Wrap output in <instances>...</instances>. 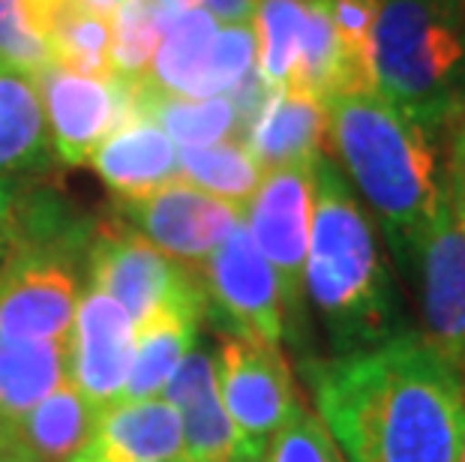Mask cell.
I'll list each match as a JSON object with an SVG mask.
<instances>
[{
	"mask_svg": "<svg viewBox=\"0 0 465 462\" xmlns=\"http://www.w3.org/2000/svg\"><path fill=\"white\" fill-rule=\"evenodd\" d=\"M315 408L349 462H460L462 376L418 330L303 367Z\"/></svg>",
	"mask_w": 465,
	"mask_h": 462,
	"instance_id": "obj_1",
	"label": "cell"
},
{
	"mask_svg": "<svg viewBox=\"0 0 465 462\" xmlns=\"http://www.w3.org/2000/svg\"><path fill=\"white\" fill-rule=\"evenodd\" d=\"M328 144L381 222L400 268L414 273L418 252L448 202L439 144L379 91L336 93L324 103Z\"/></svg>",
	"mask_w": 465,
	"mask_h": 462,
	"instance_id": "obj_2",
	"label": "cell"
},
{
	"mask_svg": "<svg viewBox=\"0 0 465 462\" xmlns=\"http://www.w3.org/2000/svg\"><path fill=\"white\" fill-rule=\"evenodd\" d=\"M303 294L319 312L336 355L379 346L409 330L370 211L331 156L315 162V202Z\"/></svg>",
	"mask_w": 465,
	"mask_h": 462,
	"instance_id": "obj_3",
	"label": "cell"
},
{
	"mask_svg": "<svg viewBox=\"0 0 465 462\" xmlns=\"http://www.w3.org/2000/svg\"><path fill=\"white\" fill-rule=\"evenodd\" d=\"M375 91L439 139L465 112V4L381 0L372 31Z\"/></svg>",
	"mask_w": 465,
	"mask_h": 462,
	"instance_id": "obj_4",
	"label": "cell"
},
{
	"mask_svg": "<svg viewBox=\"0 0 465 462\" xmlns=\"http://www.w3.org/2000/svg\"><path fill=\"white\" fill-rule=\"evenodd\" d=\"M84 264L87 289L121 303L135 328L163 316L204 319L207 303L199 270L168 259L117 216L94 225Z\"/></svg>",
	"mask_w": 465,
	"mask_h": 462,
	"instance_id": "obj_5",
	"label": "cell"
},
{
	"mask_svg": "<svg viewBox=\"0 0 465 462\" xmlns=\"http://www.w3.org/2000/svg\"><path fill=\"white\" fill-rule=\"evenodd\" d=\"M78 259H84V252L9 243L0 255V337L69 342L82 298Z\"/></svg>",
	"mask_w": 465,
	"mask_h": 462,
	"instance_id": "obj_6",
	"label": "cell"
},
{
	"mask_svg": "<svg viewBox=\"0 0 465 462\" xmlns=\"http://www.w3.org/2000/svg\"><path fill=\"white\" fill-rule=\"evenodd\" d=\"M315 162L267 169L243 211L246 231L280 282L285 319H301L303 312V268L315 202Z\"/></svg>",
	"mask_w": 465,
	"mask_h": 462,
	"instance_id": "obj_7",
	"label": "cell"
},
{
	"mask_svg": "<svg viewBox=\"0 0 465 462\" xmlns=\"http://www.w3.org/2000/svg\"><path fill=\"white\" fill-rule=\"evenodd\" d=\"M114 216L190 270H199L243 222L241 208L213 199L183 178L165 181L138 199H117Z\"/></svg>",
	"mask_w": 465,
	"mask_h": 462,
	"instance_id": "obj_8",
	"label": "cell"
},
{
	"mask_svg": "<svg viewBox=\"0 0 465 462\" xmlns=\"http://www.w3.org/2000/svg\"><path fill=\"white\" fill-rule=\"evenodd\" d=\"M216 381L243 450H267L276 432L303 411L289 363L271 342L225 337L216 355Z\"/></svg>",
	"mask_w": 465,
	"mask_h": 462,
	"instance_id": "obj_9",
	"label": "cell"
},
{
	"mask_svg": "<svg viewBox=\"0 0 465 462\" xmlns=\"http://www.w3.org/2000/svg\"><path fill=\"white\" fill-rule=\"evenodd\" d=\"M199 280L204 285V316H211L229 337L280 346L285 337L280 282L243 222L202 264Z\"/></svg>",
	"mask_w": 465,
	"mask_h": 462,
	"instance_id": "obj_10",
	"label": "cell"
},
{
	"mask_svg": "<svg viewBox=\"0 0 465 462\" xmlns=\"http://www.w3.org/2000/svg\"><path fill=\"white\" fill-rule=\"evenodd\" d=\"M54 160L87 165L94 151L124 123L142 121L133 114L130 84L121 78H94L52 64L36 73Z\"/></svg>",
	"mask_w": 465,
	"mask_h": 462,
	"instance_id": "obj_11",
	"label": "cell"
},
{
	"mask_svg": "<svg viewBox=\"0 0 465 462\" xmlns=\"http://www.w3.org/2000/svg\"><path fill=\"white\" fill-rule=\"evenodd\" d=\"M411 280L420 291L423 330L430 346L453 369H465V231L450 211L441 204L432 229L418 252Z\"/></svg>",
	"mask_w": 465,
	"mask_h": 462,
	"instance_id": "obj_12",
	"label": "cell"
},
{
	"mask_svg": "<svg viewBox=\"0 0 465 462\" xmlns=\"http://www.w3.org/2000/svg\"><path fill=\"white\" fill-rule=\"evenodd\" d=\"M133 349V319L108 294L87 289L78 298L73 333H69V381L94 408H105L124 397Z\"/></svg>",
	"mask_w": 465,
	"mask_h": 462,
	"instance_id": "obj_13",
	"label": "cell"
},
{
	"mask_svg": "<svg viewBox=\"0 0 465 462\" xmlns=\"http://www.w3.org/2000/svg\"><path fill=\"white\" fill-rule=\"evenodd\" d=\"M69 462H183L181 418L165 397L100 408L91 441Z\"/></svg>",
	"mask_w": 465,
	"mask_h": 462,
	"instance_id": "obj_14",
	"label": "cell"
},
{
	"mask_svg": "<svg viewBox=\"0 0 465 462\" xmlns=\"http://www.w3.org/2000/svg\"><path fill=\"white\" fill-rule=\"evenodd\" d=\"M163 393L181 418L183 462H234L243 445L223 406L211 351L190 349Z\"/></svg>",
	"mask_w": 465,
	"mask_h": 462,
	"instance_id": "obj_15",
	"label": "cell"
},
{
	"mask_svg": "<svg viewBox=\"0 0 465 462\" xmlns=\"http://www.w3.org/2000/svg\"><path fill=\"white\" fill-rule=\"evenodd\" d=\"M328 144V112L324 103L298 87L267 91L259 114L246 130V147L267 169L292 162H315Z\"/></svg>",
	"mask_w": 465,
	"mask_h": 462,
	"instance_id": "obj_16",
	"label": "cell"
},
{
	"mask_svg": "<svg viewBox=\"0 0 465 462\" xmlns=\"http://www.w3.org/2000/svg\"><path fill=\"white\" fill-rule=\"evenodd\" d=\"M94 172L117 199H138L177 178V147L153 121H130L91 156Z\"/></svg>",
	"mask_w": 465,
	"mask_h": 462,
	"instance_id": "obj_17",
	"label": "cell"
},
{
	"mask_svg": "<svg viewBox=\"0 0 465 462\" xmlns=\"http://www.w3.org/2000/svg\"><path fill=\"white\" fill-rule=\"evenodd\" d=\"M54 162L36 75L0 64V178L48 172Z\"/></svg>",
	"mask_w": 465,
	"mask_h": 462,
	"instance_id": "obj_18",
	"label": "cell"
},
{
	"mask_svg": "<svg viewBox=\"0 0 465 462\" xmlns=\"http://www.w3.org/2000/svg\"><path fill=\"white\" fill-rule=\"evenodd\" d=\"M216 34H220V22L204 9L168 0L163 39L156 45L144 84H151L160 93L199 100Z\"/></svg>",
	"mask_w": 465,
	"mask_h": 462,
	"instance_id": "obj_19",
	"label": "cell"
},
{
	"mask_svg": "<svg viewBox=\"0 0 465 462\" xmlns=\"http://www.w3.org/2000/svg\"><path fill=\"white\" fill-rule=\"evenodd\" d=\"M69 381V342L0 337V408L22 420Z\"/></svg>",
	"mask_w": 465,
	"mask_h": 462,
	"instance_id": "obj_20",
	"label": "cell"
},
{
	"mask_svg": "<svg viewBox=\"0 0 465 462\" xmlns=\"http://www.w3.org/2000/svg\"><path fill=\"white\" fill-rule=\"evenodd\" d=\"M96 415L100 408L66 381L18 420V438L34 462H69L91 441Z\"/></svg>",
	"mask_w": 465,
	"mask_h": 462,
	"instance_id": "obj_21",
	"label": "cell"
},
{
	"mask_svg": "<svg viewBox=\"0 0 465 462\" xmlns=\"http://www.w3.org/2000/svg\"><path fill=\"white\" fill-rule=\"evenodd\" d=\"M177 174L213 199L246 211V204L259 190L264 169L243 139H225L177 151Z\"/></svg>",
	"mask_w": 465,
	"mask_h": 462,
	"instance_id": "obj_22",
	"label": "cell"
},
{
	"mask_svg": "<svg viewBox=\"0 0 465 462\" xmlns=\"http://www.w3.org/2000/svg\"><path fill=\"white\" fill-rule=\"evenodd\" d=\"M199 321L163 316L135 328L133 367L121 399H153L165 390L168 378L195 346Z\"/></svg>",
	"mask_w": 465,
	"mask_h": 462,
	"instance_id": "obj_23",
	"label": "cell"
},
{
	"mask_svg": "<svg viewBox=\"0 0 465 462\" xmlns=\"http://www.w3.org/2000/svg\"><path fill=\"white\" fill-rule=\"evenodd\" d=\"M310 0H255L250 27L255 39V73L271 87H289L303 45Z\"/></svg>",
	"mask_w": 465,
	"mask_h": 462,
	"instance_id": "obj_24",
	"label": "cell"
},
{
	"mask_svg": "<svg viewBox=\"0 0 465 462\" xmlns=\"http://www.w3.org/2000/svg\"><path fill=\"white\" fill-rule=\"evenodd\" d=\"M48 43L54 64L73 73L112 78V22L69 0L48 6Z\"/></svg>",
	"mask_w": 465,
	"mask_h": 462,
	"instance_id": "obj_25",
	"label": "cell"
},
{
	"mask_svg": "<svg viewBox=\"0 0 465 462\" xmlns=\"http://www.w3.org/2000/svg\"><path fill=\"white\" fill-rule=\"evenodd\" d=\"M168 0H126L112 22V78L144 82L163 39Z\"/></svg>",
	"mask_w": 465,
	"mask_h": 462,
	"instance_id": "obj_26",
	"label": "cell"
},
{
	"mask_svg": "<svg viewBox=\"0 0 465 462\" xmlns=\"http://www.w3.org/2000/svg\"><path fill=\"white\" fill-rule=\"evenodd\" d=\"M0 64L31 75L54 64L45 4L0 0Z\"/></svg>",
	"mask_w": 465,
	"mask_h": 462,
	"instance_id": "obj_27",
	"label": "cell"
},
{
	"mask_svg": "<svg viewBox=\"0 0 465 462\" xmlns=\"http://www.w3.org/2000/svg\"><path fill=\"white\" fill-rule=\"evenodd\" d=\"M381 0H331L333 31L340 39V48L349 61L351 73L358 75L363 87L375 91L372 78V31L379 18Z\"/></svg>",
	"mask_w": 465,
	"mask_h": 462,
	"instance_id": "obj_28",
	"label": "cell"
},
{
	"mask_svg": "<svg viewBox=\"0 0 465 462\" xmlns=\"http://www.w3.org/2000/svg\"><path fill=\"white\" fill-rule=\"evenodd\" d=\"M267 459L271 462H345L340 445L333 441L328 427L319 415L301 411L292 424H285L267 445Z\"/></svg>",
	"mask_w": 465,
	"mask_h": 462,
	"instance_id": "obj_29",
	"label": "cell"
},
{
	"mask_svg": "<svg viewBox=\"0 0 465 462\" xmlns=\"http://www.w3.org/2000/svg\"><path fill=\"white\" fill-rule=\"evenodd\" d=\"M444 147L441 181L448 192L450 208H465V112L450 117L439 133Z\"/></svg>",
	"mask_w": 465,
	"mask_h": 462,
	"instance_id": "obj_30",
	"label": "cell"
},
{
	"mask_svg": "<svg viewBox=\"0 0 465 462\" xmlns=\"http://www.w3.org/2000/svg\"><path fill=\"white\" fill-rule=\"evenodd\" d=\"M186 6L204 9L220 25H250L255 0H181Z\"/></svg>",
	"mask_w": 465,
	"mask_h": 462,
	"instance_id": "obj_31",
	"label": "cell"
},
{
	"mask_svg": "<svg viewBox=\"0 0 465 462\" xmlns=\"http://www.w3.org/2000/svg\"><path fill=\"white\" fill-rule=\"evenodd\" d=\"M22 183L15 178H0V255L6 252L13 241V220H15V202Z\"/></svg>",
	"mask_w": 465,
	"mask_h": 462,
	"instance_id": "obj_32",
	"label": "cell"
},
{
	"mask_svg": "<svg viewBox=\"0 0 465 462\" xmlns=\"http://www.w3.org/2000/svg\"><path fill=\"white\" fill-rule=\"evenodd\" d=\"M73 6L84 9V13H94V15H103V18H112L117 9H121L126 0H69Z\"/></svg>",
	"mask_w": 465,
	"mask_h": 462,
	"instance_id": "obj_33",
	"label": "cell"
},
{
	"mask_svg": "<svg viewBox=\"0 0 465 462\" xmlns=\"http://www.w3.org/2000/svg\"><path fill=\"white\" fill-rule=\"evenodd\" d=\"M0 462H34V459L25 450L22 438H18L13 445H0Z\"/></svg>",
	"mask_w": 465,
	"mask_h": 462,
	"instance_id": "obj_34",
	"label": "cell"
},
{
	"mask_svg": "<svg viewBox=\"0 0 465 462\" xmlns=\"http://www.w3.org/2000/svg\"><path fill=\"white\" fill-rule=\"evenodd\" d=\"M13 441H18V420L0 408V445H13Z\"/></svg>",
	"mask_w": 465,
	"mask_h": 462,
	"instance_id": "obj_35",
	"label": "cell"
},
{
	"mask_svg": "<svg viewBox=\"0 0 465 462\" xmlns=\"http://www.w3.org/2000/svg\"><path fill=\"white\" fill-rule=\"evenodd\" d=\"M234 462H271V459H267V450H241Z\"/></svg>",
	"mask_w": 465,
	"mask_h": 462,
	"instance_id": "obj_36",
	"label": "cell"
},
{
	"mask_svg": "<svg viewBox=\"0 0 465 462\" xmlns=\"http://www.w3.org/2000/svg\"><path fill=\"white\" fill-rule=\"evenodd\" d=\"M453 211V216H457V222L462 225V231H465V208H450Z\"/></svg>",
	"mask_w": 465,
	"mask_h": 462,
	"instance_id": "obj_37",
	"label": "cell"
},
{
	"mask_svg": "<svg viewBox=\"0 0 465 462\" xmlns=\"http://www.w3.org/2000/svg\"><path fill=\"white\" fill-rule=\"evenodd\" d=\"M460 376H462V388H465V369L460 372ZM460 462H465V436H462V454H460Z\"/></svg>",
	"mask_w": 465,
	"mask_h": 462,
	"instance_id": "obj_38",
	"label": "cell"
},
{
	"mask_svg": "<svg viewBox=\"0 0 465 462\" xmlns=\"http://www.w3.org/2000/svg\"><path fill=\"white\" fill-rule=\"evenodd\" d=\"M39 4H45V6H52V4H64V0H39Z\"/></svg>",
	"mask_w": 465,
	"mask_h": 462,
	"instance_id": "obj_39",
	"label": "cell"
},
{
	"mask_svg": "<svg viewBox=\"0 0 465 462\" xmlns=\"http://www.w3.org/2000/svg\"><path fill=\"white\" fill-rule=\"evenodd\" d=\"M462 4H465V0H462Z\"/></svg>",
	"mask_w": 465,
	"mask_h": 462,
	"instance_id": "obj_40",
	"label": "cell"
}]
</instances>
